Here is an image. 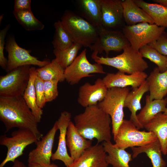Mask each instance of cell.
I'll return each mask as SVG.
<instances>
[{
  "instance_id": "cell-33",
  "label": "cell",
  "mask_w": 167,
  "mask_h": 167,
  "mask_svg": "<svg viewBox=\"0 0 167 167\" xmlns=\"http://www.w3.org/2000/svg\"><path fill=\"white\" fill-rule=\"evenodd\" d=\"M82 47L81 45L74 43L70 47L63 50L54 49L53 53L55 58L65 70L74 61Z\"/></svg>"
},
{
  "instance_id": "cell-3",
  "label": "cell",
  "mask_w": 167,
  "mask_h": 167,
  "mask_svg": "<svg viewBox=\"0 0 167 167\" xmlns=\"http://www.w3.org/2000/svg\"><path fill=\"white\" fill-rule=\"evenodd\" d=\"M61 21L74 43L82 46L90 48L98 37L100 28L71 11H65Z\"/></svg>"
},
{
  "instance_id": "cell-41",
  "label": "cell",
  "mask_w": 167,
  "mask_h": 167,
  "mask_svg": "<svg viewBox=\"0 0 167 167\" xmlns=\"http://www.w3.org/2000/svg\"><path fill=\"white\" fill-rule=\"evenodd\" d=\"M11 167H28L24 163L18 160H16L13 162Z\"/></svg>"
},
{
  "instance_id": "cell-10",
  "label": "cell",
  "mask_w": 167,
  "mask_h": 167,
  "mask_svg": "<svg viewBox=\"0 0 167 167\" xmlns=\"http://www.w3.org/2000/svg\"><path fill=\"white\" fill-rule=\"evenodd\" d=\"M5 49L8 53L6 71L9 72L18 67L27 65L37 66L41 67L50 62L48 59L40 60L31 55V51L20 47L13 36L8 39Z\"/></svg>"
},
{
  "instance_id": "cell-31",
  "label": "cell",
  "mask_w": 167,
  "mask_h": 167,
  "mask_svg": "<svg viewBox=\"0 0 167 167\" xmlns=\"http://www.w3.org/2000/svg\"><path fill=\"white\" fill-rule=\"evenodd\" d=\"M54 26L55 33L52 44L54 49L63 50L74 43L71 35L61 20L55 22Z\"/></svg>"
},
{
  "instance_id": "cell-9",
  "label": "cell",
  "mask_w": 167,
  "mask_h": 167,
  "mask_svg": "<svg viewBox=\"0 0 167 167\" xmlns=\"http://www.w3.org/2000/svg\"><path fill=\"white\" fill-rule=\"evenodd\" d=\"M31 66L17 68L0 76V96H23L30 77Z\"/></svg>"
},
{
  "instance_id": "cell-45",
  "label": "cell",
  "mask_w": 167,
  "mask_h": 167,
  "mask_svg": "<svg viewBox=\"0 0 167 167\" xmlns=\"http://www.w3.org/2000/svg\"><path fill=\"white\" fill-rule=\"evenodd\" d=\"M167 154V150H166V154Z\"/></svg>"
},
{
  "instance_id": "cell-15",
  "label": "cell",
  "mask_w": 167,
  "mask_h": 167,
  "mask_svg": "<svg viewBox=\"0 0 167 167\" xmlns=\"http://www.w3.org/2000/svg\"><path fill=\"white\" fill-rule=\"evenodd\" d=\"M71 118V113L65 111L61 113L59 118L56 121L59 131L58 143L57 148L55 152L53 153L51 158L53 161L56 160L62 161L66 167L70 166L74 161V160L68 154L66 148V131Z\"/></svg>"
},
{
  "instance_id": "cell-35",
  "label": "cell",
  "mask_w": 167,
  "mask_h": 167,
  "mask_svg": "<svg viewBox=\"0 0 167 167\" xmlns=\"http://www.w3.org/2000/svg\"><path fill=\"white\" fill-rule=\"evenodd\" d=\"M58 80L44 81V90L46 103L51 102L58 96Z\"/></svg>"
},
{
  "instance_id": "cell-28",
  "label": "cell",
  "mask_w": 167,
  "mask_h": 167,
  "mask_svg": "<svg viewBox=\"0 0 167 167\" xmlns=\"http://www.w3.org/2000/svg\"><path fill=\"white\" fill-rule=\"evenodd\" d=\"M136 4L144 10L157 26L167 28V6L142 0H134Z\"/></svg>"
},
{
  "instance_id": "cell-37",
  "label": "cell",
  "mask_w": 167,
  "mask_h": 167,
  "mask_svg": "<svg viewBox=\"0 0 167 167\" xmlns=\"http://www.w3.org/2000/svg\"><path fill=\"white\" fill-rule=\"evenodd\" d=\"M10 27L9 24L0 31V66L6 70L7 65V59L5 57L4 53L5 44V38Z\"/></svg>"
},
{
  "instance_id": "cell-36",
  "label": "cell",
  "mask_w": 167,
  "mask_h": 167,
  "mask_svg": "<svg viewBox=\"0 0 167 167\" xmlns=\"http://www.w3.org/2000/svg\"><path fill=\"white\" fill-rule=\"evenodd\" d=\"M34 85L37 104L38 107L42 109L46 103L44 90V81L36 76Z\"/></svg>"
},
{
  "instance_id": "cell-39",
  "label": "cell",
  "mask_w": 167,
  "mask_h": 167,
  "mask_svg": "<svg viewBox=\"0 0 167 167\" xmlns=\"http://www.w3.org/2000/svg\"><path fill=\"white\" fill-rule=\"evenodd\" d=\"M31 0H15L14 6V11L22 10L32 11Z\"/></svg>"
},
{
  "instance_id": "cell-32",
  "label": "cell",
  "mask_w": 167,
  "mask_h": 167,
  "mask_svg": "<svg viewBox=\"0 0 167 167\" xmlns=\"http://www.w3.org/2000/svg\"><path fill=\"white\" fill-rule=\"evenodd\" d=\"M13 14L17 21L27 31L41 30L44 28V24L35 17L32 11H14Z\"/></svg>"
},
{
  "instance_id": "cell-14",
  "label": "cell",
  "mask_w": 167,
  "mask_h": 167,
  "mask_svg": "<svg viewBox=\"0 0 167 167\" xmlns=\"http://www.w3.org/2000/svg\"><path fill=\"white\" fill-rule=\"evenodd\" d=\"M108 89L102 79L100 78L97 79L93 84L85 83L79 88L77 102L85 108L97 105L104 98Z\"/></svg>"
},
{
  "instance_id": "cell-24",
  "label": "cell",
  "mask_w": 167,
  "mask_h": 167,
  "mask_svg": "<svg viewBox=\"0 0 167 167\" xmlns=\"http://www.w3.org/2000/svg\"><path fill=\"white\" fill-rule=\"evenodd\" d=\"M107 154V163L113 167H130L129 162L132 160V155L125 149L113 146L110 141H104L102 144Z\"/></svg>"
},
{
  "instance_id": "cell-17",
  "label": "cell",
  "mask_w": 167,
  "mask_h": 167,
  "mask_svg": "<svg viewBox=\"0 0 167 167\" xmlns=\"http://www.w3.org/2000/svg\"><path fill=\"white\" fill-rule=\"evenodd\" d=\"M122 0H101L102 27L110 30L119 26L123 19Z\"/></svg>"
},
{
  "instance_id": "cell-34",
  "label": "cell",
  "mask_w": 167,
  "mask_h": 167,
  "mask_svg": "<svg viewBox=\"0 0 167 167\" xmlns=\"http://www.w3.org/2000/svg\"><path fill=\"white\" fill-rule=\"evenodd\" d=\"M139 51L143 58H147L155 64L161 72H164L167 70V57L161 54L149 45L142 46Z\"/></svg>"
},
{
  "instance_id": "cell-30",
  "label": "cell",
  "mask_w": 167,
  "mask_h": 167,
  "mask_svg": "<svg viewBox=\"0 0 167 167\" xmlns=\"http://www.w3.org/2000/svg\"><path fill=\"white\" fill-rule=\"evenodd\" d=\"M64 70L55 58L49 64L36 69L37 76L44 81L58 80L59 82L65 80Z\"/></svg>"
},
{
  "instance_id": "cell-18",
  "label": "cell",
  "mask_w": 167,
  "mask_h": 167,
  "mask_svg": "<svg viewBox=\"0 0 167 167\" xmlns=\"http://www.w3.org/2000/svg\"><path fill=\"white\" fill-rule=\"evenodd\" d=\"M106 155L102 144L97 143L86 149L69 167H107Z\"/></svg>"
},
{
  "instance_id": "cell-38",
  "label": "cell",
  "mask_w": 167,
  "mask_h": 167,
  "mask_svg": "<svg viewBox=\"0 0 167 167\" xmlns=\"http://www.w3.org/2000/svg\"><path fill=\"white\" fill-rule=\"evenodd\" d=\"M148 45L161 54L167 57V33L165 31L158 39Z\"/></svg>"
},
{
  "instance_id": "cell-2",
  "label": "cell",
  "mask_w": 167,
  "mask_h": 167,
  "mask_svg": "<svg viewBox=\"0 0 167 167\" xmlns=\"http://www.w3.org/2000/svg\"><path fill=\"white\" fill-rule=\"evenodd\" d=\"M74 121L78 131L86 139H96L98 143L111 141V118L97 105L86 107L83 113L75 116Z\"/></svg>"
},
{
  "instance_id": "cell-13",
  "label": "cell",
  "mask_w": 167,
  "mask_h": 167,
  "mask_svg": "<svg viewBox=\"0 0 167 167\" xmlns=\"http://www.w3.org/2000/svg\"><path fill=\"white\" fill-rule=\"evenodd\" d=\"M58 130L56 121L46 134L36 143V148L28 154V163L49 164L53 153L52 149L56 132Z\"/></svg>"
},
{
  "instance_id": "cell-19",
  "label": "cell",
  "mask_w": 167,
  "mask_h": 167,
  "mask_svg": "<svg viewBox=\"0 0 167 167\" xmlns=\"http://www.w3.org/2000/svg\"><path fill=\"white\" fill-rule=\"evenodd\" d=\"M66 142L70 156L74 161L77 160L92 144V140L86 139L79 134L71 121L67 128Z\"/></svg>"
},
{
  "instance_id": "cell-42",
  "label": "cell",
  "mask_w": 167,
  "mask_h": 167,
  "mask_svg": "<svg viewBox=\"0 0 167 167\" xmlns=\"http://www.w3.org/2000/svg\"><path fill=\"white\" fill-rule=\"evenodd\" d=\"M152 1L157 3L167 6V0H153Z\"/></svg>"
},
{
  "instance_id": "cell-44",
  "label": "cell",
  "mask_w": 167,
  "mask_h": 167,
  "mask_svg": "<svg viewBox=\"0 0 167 167\" xmlns=\"http://www.w3.org/2000/svg\"><path fill=\"white\" fill-rule=\"evenodd\" d=\"M166 67H167V62L166 64Z\"/></svg>"
},
{
  "instance_id": "cell-12",
  "label": "cell",
  "mask_w": 167,
  "mask_h": 167,
  "mask_svg": "<svg viewBox=\"0 0 167 167\" xmlns=\"http://www.w3.org/2000/svg\"><path fill=\"white\" fill-rule=\"evenodd\" d=\"M130 45L122 32L100 28L98 37L90 48L92 54L98 55L104 51L107 56L111 51L120 52Z\"/></svg>"
},
{
  "instance_id": "cell-22",
  "label": "cell",
  "mask_w": 167,
  "mask_h": 167,
  "mask_svg": "<svg viewBox=\"0 0 167 167\" xmlns=\"http://www.w3.org/2000/svg\"><path fill=\"white\" fill-rule=\"evenodd\" d=\"M123 19L127 25L146 22L154 24L151 17L142 9L139 7L134 0L122 1Z\"/></svg>"
},
{
  "instance_id": "cell-26",
  "label": "cell",
  "mask_w": 167,
  "mask_h": 167,
  "mask_svg": "<svg viewBox=\"0 0 167 167\" xmlns=\"http://www.w3.org/2000/svg\"><path fill=\"white\" fill-rule=\"evenodd\" d=\"M131 148L133 158H136L140 153H145L151 160L152 167H165L166 166V162L162 157L161 146L158 139L146 145Z\"/></svg>"
},
{
  "instance_id": "cell-25",
  "label": "cell",
  "mask_w": 167,
  "mask_h": 167,
  "mask_svg": "<svg viewBox=\"0 0 167 167\" xmlns=\"http://www.w3.org/2000/svg\"><path fill=\"white\" fill-rule=\"evenodd\" d=\"M167 106V98L162 99L151 100L149 95H147L145 99V104L137 117L140 124L144 127L156 114L164 113Z\"/></svg>"
},
{
  "instance_id": "cell-43",
  "label": "cell",
  "mask_w": 167,
  "mask_h": 167,
  "mask_svg": "<svg viewBox=\"0 0 167 167\" xmlns=\"http://www.w3.org/2000/svg\"><path fill=\"white\" fill-rule=\"evenodd\" d=\"M164 113L166 115H167V106L166 109L165 111V112Z\"/></svg>"
},
{
  "instance_id": "cell-7",
  "label": "cell",
  "mask_w": 167,
  "mask_h": 167,
  "mask_svg": "<svg viewBox=\"0 0 167 167\" xmlns=\"http://www.w3.org/2000/svg\"><path fill=\"white\" fill-rule=\"evenodd\" d=\"M165 28L155 24L144 22L125 26L122 28V32L131 47L139 51L142 46L158 39Z\"/></svg>"
},
{
  "instance_id": "cell-21",
  "label": "cell",
  "mask_w": 167,
  "mask_h": 167,
  "mask_svg": "<svg viewBox=\"0 0 167 167\" xmlns=\"http://www.w3.org/2000/svg\"><path fill=\"white\" fill-rule=\"evenodd\" d=\"M146 80L139 87L133 89L127 95L124 103V107L127 108L131 112L130 120L139 129L144 127L139 122L137 117V111L141 108V101L144 94L148 91Z\"/></svg>"
},
{
  "instance_id": "cell-11",
  "label": "cell",
  "mask_w": 167,
  "mask_h": 167,
  "mask_svg": "<svg viewBox=\"0 0 167 167\" xmlns=\"http://www.w3.org/2000/svg\"><path fill=\"white\" fill-rule=\"evenodd\" d=\"M86 51L87 49H84L73 62L64 70L65 80L70 85L78 84L83 78L92 75L91 74L105 73L102 65L89 62L87 57Z\"/></svg>"
},
{
  "instance_id": "cell-27",
  "label": "cell",
  "mask_w": 167,
  "mask_h": 167,
  "mask_svg": "<svg viewBox=\"0 0 167 167\" xmlns=\"http://www.w3.org/2000/svg\"><path fill=\"white\" fill-rule=\"evenodd\" d=\"M78 2L84 18L99 28H103L101 0H80Z\"/></svg>"
},
{
  "instance_id": "cell-6",
  "label": "cell",
  "mask_w": 167,
  "mask_h": 167,
  "mask_svg": "<svg viewBox=\"0 0 167 167\" xmlns=\"http://www.w3.org/2000/svg\"><path fill=\"white\" fill-rule=\"evenodd\" d=\"M157 138L152 132L140 131L129 120L124 119L113 139L115 147L125 149L143 146L156 141Z\"/></svg>"
},
{
  "instance_id": "cell-1",
  "label": "cell",
  "mask_w": 167,
  "mask_h": 167,
  "mask_svg": "<svg viewBox=\"0 0 167 167\" xmlns=\"http://www.w3.org/2000/svg\"><path fill=\"white\" fill-rule=\"evenodd\" d=\"M0 120L6 132L16 127L30 131L38 140L43 136L39 130L38 123L23 96H0Z\"/></svg>"
},
{
  "instance_id": "cell-23",
  "label": "cell",
  "mask_w": 167,
  "mask_h": 167,
  "mask_svg": "<svg viewBox=\"0 0 167 167\" xmlns=\"http://www.w3.org/2000/svg\"><path fill=\"white\" fill-rule=\"evenodd\" d=\"M144 128L156 135L160 142L162 153L166 155L167 149V115L163 113L157 114L144 126Z\"/></svg>"
},
{
  "instance_id": "cell-4",
  "label": "cell",
  "mask_w": 167,
  "mask_h": 167,
  "mask_svg": "<svg viewBox=\"0 0 167 167\" xmlns=\"http://www.w3.org/2000/svg\"><path fill=\"white\" fill-rule=\"evenodd\" d=\"M123 50L121 54L113 57H100L92 53L91 57L96 63L114 67L128 74L144 71L148 68L147 62L139 51L133 49L130 45Z\"/></svg>"
},
{
  "instance_id": "cell-16",
  "label": "cell",
  "mask_w": 167,
  "mask_h": 167,
  "mask_svg": "<svg viewBox=\"0 0 167 167\" xmlns=\"http://www.w3.org/2000/svg\"><path fill=\"white\" fill-rule=\"evenodd\" d=\"M148 76L144 71L138 72L131 74L118 71L116 73H108L102 79L108 88H126L131 86L133 89L141 85L146 80Z\"/></svg>"
},
{
  "instance_id": "cell-29",
  "label": "cell",
  "mask_w": 167,
  "mask_h": 167,
  "mask_svg": "<svg viewBox=\"0 0 167 167\" xmlns=\"http://www.w3.org/2000/svg\"><path fill=\"white\" fill-rule=\"evenodd\" d=\"M36 76V68L34 66H31L29 81L23 97L34 115L37 122L39 123L41 121L43 111L38 107L36 102L34 85Z\"/></svg>"
},
{
  "instance_id": "cell-20",
  "label": "cell",
  "mask_w": 167,
  "mask_h": 167,
  "mask_svg": "<svg viewBox=\"0 0 167 167\" xmlns=\"http://www.w3.org/2000/svg\"><path fill=\"white\" fill-rule=\"evenodd\" d=\"M146 81L151 100L164 99L167 94V70L161 72L155 67L148 76Z\"/></svg>"
},
{
  "instance_id": "cell-8",
  "label": "cell",
  "mask_w": 167,
  "mask_h": 167,
  "mask_svg": "<svg viewBox=\"0 0 167 167\" xmlns=\"http://www.w3.org/2000/svg\"><path fill=\"white\" fill-rule=\"evenodd\" d=\"M38 140L35 135L30 130L18 129L13 131L11 137L5 135L0 137V144L7 148L5 158L0 164V167H3L8 162L13 163L16 159L23 154L27 146Z\"/></svg>"
},
{
  "instance_id": "cell-5",
  "label": "cell",
  "mask_w": 167,
  "mask_h": 167,
  "mask_svg": "<svg viewBox=\"0 0 167 167\" xmlns=\"http://www.w3.org/2000/svg\"><path fill=\"white\" fill-rule=\"evenodd\" d=\"M130 90L128 87L109 88L104 98L97 104L111 118L113 139L124 119V103Z\"/></svg>"
},
{
  "instance_id": "cell-40",
  "label": "cell",
  "mask_w": 167,
  "mask_h": 167,
  "mask_svg": "<svg viewBox=\"0 0 167 167\" xmlns=\"http://www.w3.org/2000/svg\"><path fill=\"white\" fill-rule=\"evenodd\" d=\"M28 167H59L54 164H38L33 163H28Z\"/></svg>"
}]
</instances>
